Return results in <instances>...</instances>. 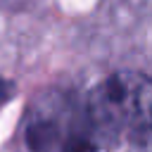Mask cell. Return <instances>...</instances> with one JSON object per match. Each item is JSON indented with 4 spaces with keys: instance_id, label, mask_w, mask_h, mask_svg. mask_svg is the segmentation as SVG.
Listing matches in <instances>:
<instances>
[{
    "instance_id": "cell-3",
    "label": "cell",
    "mask_w": 152,
    "mask_h": 152,
    "mask_svg": "<svg viewBox=\"0 0 152 152\" xmlns=\"http://www.w3.org/2000/svg\"><path fill=\"white\" fill-rule=\"evenodd\" d=\"M74 152H88V150H83V147H76V150H74Z\"/></svg>"
},
{
    "instance_id": "cell-2",
    "label": "cell",
    "mask_w": 152,
    "mask_h": 152,
    "mask_svg": "<svg viewBox=\"0 0 152 152\" xmlns=\"http://www.w3.org/2000/svg\"><path fill=\"white\" fill-rule=\"evenodd\" d=\"M12 95V83H7V81H2L0 78V107L7 102V97Z\"/></svg>"
},
{
    "instance_id": "cell-1",
    "label": "cell",
    "mask_w": 152,
    "mask_h": 152,
    "mask_svg": "<svg viewBox=\"0 0 152 152\" xmlns=\"http://www.w3.org/2000/svg\"><path fill=\"white\" fill-rule=\"evenodd\" d=\"M90 121L107 133L152 131V78L138 71H114L88 95Z\"/></svg>"
}]
</instances>
